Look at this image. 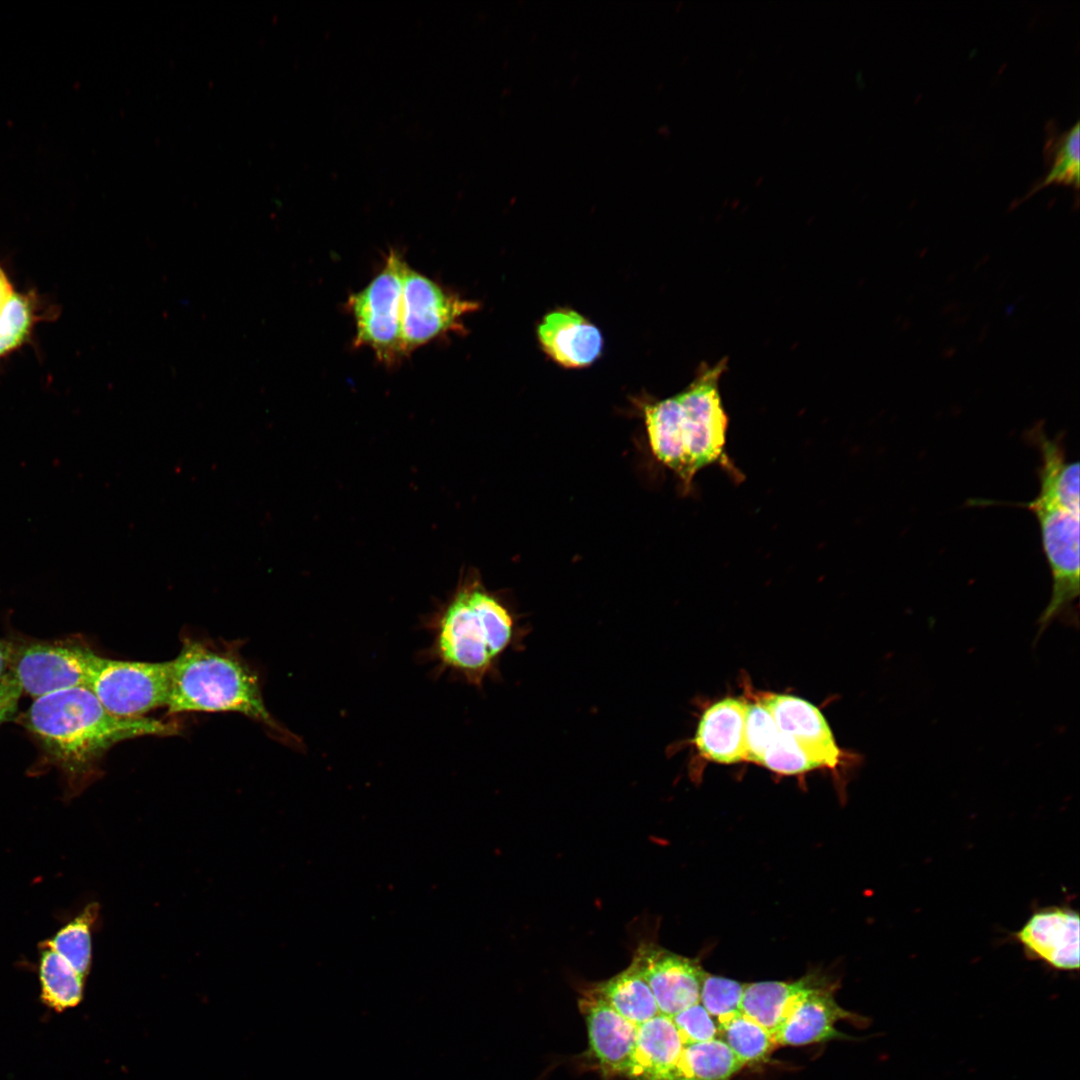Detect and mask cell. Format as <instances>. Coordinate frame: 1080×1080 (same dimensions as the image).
I'll return each instance as SVG.
<instances>
[{
	"label": "cell",
	"instance_id": "7402d4cb",
	"mask_svg": "<svg viewBox=\"0 0 1080 1080\" xmlns=\"http://www.w3.org/2000/svg\"><path fill=\"white\" fill-rule=\"evenodd\" d=\"M99 914L97 903L88 904L56 934L43 942L64 958L82 977L92 960V930Z\"/></svg>",
	"mask_w": 1080,
	"mask_h": 1080
},
{
	"label": "cell",
	"instance_id": "603a6c76",
	"mask_svg": "<svg viewBox=\"0 0 1080 1080\" xmlns=\"http://www.w3.org/2000/svg\"><path fill=\"white\" fill-rule=\"evenodd\" d=\"M718 1031L743 1066L764 1061L776 1047L772 1035L743 1013L720 1024Z\"/></svg>",
	"mask_w": 1080,
	"mask_h": 1080
},
{
	"label": "cell",
	"instance_id": "44dd1931",
	"mask_svg": "<svg viewBox=\"0 0 1080 1080\" xmlns=\"http://www.w3.org/2000/svg\"><path fill=\"white\" fill-rule=\"evenodd\" d=\"M39 978L43 1002L56 1011L76 1006L82 999V977L57 952L41 944Z\"/></svg>",
	"mask_w": 1080,
	"mask_h": 1080
},
{
	"label": "cell",
	"instance_id": "4fadbf2b",
	"mask_svg": "<svg viewBox=\"0 0 1080 1080\" xmlns=\"http://www.w3.org/2000/svg\"><path fill=\"white\" fill-rule=\"evenodd\" d=\"M760 701L771 712L780 732L796 740L820 767L839 765L843 753L818 708L804 699L784 694H768Z\"/></svg>",
	"mask_w": 1080,
	"mask_h": 1080
},
{
	"label": "cell",
	"instance_id": "7c38bea8",
	"mask_svg": "<svg viewBox=\"0 0 1080 1080\" xmlns=\"http://www.w3.org/2000/svg\"><path fill=\"white\" fill-rule=\"evenodd\" d=\"M579 1008L586 1022L589 1051L601 1072L626 1077L638 1026L620 1015L589 987L581 993Z\"/></svg>",
	"mask_w": 1080,
	"mask_h": 1080
},
{
	"label": "cell",
	"instance_id": "5bb4252c",
	"mask_svg": "<svg viewBox=\"0 0 1080 1080\" xmlns=\"http://www.w3.org/2000/svg\"><path fill=\"white\" fill-rule=\"evenodd\" d=\"M543 350L566 368L591 365L601 354L599 329L578 312L558 309L544 316L537 328Z\"/></svg>",
	"mask_w": 1080,
	"mask_h": 1080
},
{
	"label": "cell",
	"instance_id": "8992f818",
	"mask_svg": "<svg viewBox=\"0 0 1080 1080\" xmlns=\"http://www.w3.org/2000/svg\"><path fill=\"white\" fill-rule=\"evenodd\" d=\"M406 265L399 253L390 250L379 273L347 301L356 328L354 345L368 347L377 360L388 366L406 357L401 332Z\"/></svg>",
	"mask_w": 1080,
	"mask_h": 1080
},
{
	"label": "cell",
	"instance_id": "f546056e",
	"mask_svg": "<svg viewBox=\"0 0 1080 1080\" xmlns=\"http://www.w3.org/2000/svg\"><path fill=\"white\" fill-rule=\"evenodd\" d=\"M22 695L19 686L9 674L0 680V725L15 715Z\"/></svg>",
	"mask_w": 1080,
	"mask_h": 1080
},
{
	"label": "cell",
	"instance_id": "484cf974",
	"mask_svg": "<svg viewBox=\"0 0 1080 1080\" xmlns=\"http://www.w3.org/2000/svg\"><path fill=\"white\" fill-rule=\"evenodd\" d=\"M746 983L705 973L699 1002L717 1026L742 1013L741 1002Z\"/></svg>",
	"mask_w": 1080,
	"mask_h": 1080
},
{
	"label": "cell",
	"instance_id": "7a4b0ae2",
	"mask_svg": "<svg viewBox=\"0 0 1080 1080\" xmlns=\"http://www.w3.org/2000/svg\"><path fill=\"white\" fill-rule=\"evenodd\" d=\"M726 360L704 364L680 393L643 407L650 448L689 491L698 472L719 465L737 474L726 453L729 419L720 394Z\"/></svg>",
	"mask_w": 1080,
	"mask_h": 1080
},
{
	"label": "cell",
	"instance_id": "8fae6325",
	"mask_svg": "<svg viewBox=\"0 0 1080 1080\" xmlns=\"http://www.w3.org/2000/svg\"><path fill=\"white\" fill-rule=\"evenodd\" d=\"M1080 918L1067 906H1052L1035 911L1014 937L1025 955L1060 971H1077Z\"/></svg>",
	"mask_w": 1080,
	"mask_h": 1080
},
{
	"label": "cell",
	"instance_id": "277c9868",
	"mask_svg": "<svg viewBox=\"0 0 1080 1080\" xmlns=\"http://www.w3.org/2000/svg\"><path fill=\"white\" fill-rule=\"evenodd\" d=\"M170 667V713H241L297 745V737L267 710L257 675L231 648L185 639Z\"/></svg>",
	"mask_w": 1080,
	"mask_h": 1080
},
{
	"label": "cell",
	"instance_id": "5b68a950",
	"mask_svg": "<svg viewBox=\"0 0 1080 1080\" xmlns=\"http://www.w3.org/2000/svg\"><path fill=\"white\" fill-rule=\"evenodd\" d=\"M1031 511L1039 524L1044 554L1052 576V593L1039 618V634L1055 619L1078 624L1079 588V506H1069L1035 497L1017 504Z\"/></svg>",
	"mask_w": 1080,
	"mask_h": 1080
},
{
	"label": "cell",
	"instance_id": "52a82bcc",
	"mask_svg": "<svg viewBox=\"0 0 1080 1080\" xmlns=\"http://www.w3.org/2000/svg\"><path fill=\"white\" fill-rule=\"evenodd\" d=\"M170 681V661L140 662L96 655L87 687L111 714L141 718L153 709L167 706Z\"/></svg>",
	"mask_w": 1080,
	"mask_h": 1080
},
{
	"label": "cell",
	"instance_id": "2e32d148",
	"mask_svg": "<svg viewBox=\"0 0 1080 1080\" xmlns=\"http://www.w3.org/2000/svg\"><path fill=\"white\" fill-rule=\"evenodd\" d=\"M746 704L741 699L727 697L704 711L693 740L703 757L723 764L746 760Z\"/></svg>",
	"mask_w": 1080,
	"mask_h": 1080
},
{
	"label": "cell",
	"instance_id": "ffe728a7",
	"mask_svg": "<svg viewBox=\"0 0 1080 1080\" xmlns=\"http://www.w3.org/2000/svg\"><path fill=\"white\" fill-rule=\"evenodd\" d=\"M743 1064L720 1038L684 1045L664 1080H730Z\"/></svg>",
	"mask_w": 1080,
	"mask_h": 1080
},
{
	"label": "cell",
	"instance_id": "9a60e30c",
	"mask_svg": "<svg viewBox=\"0 0 1080 1080\" xmlns=\"http://www.w3.org/2000/svg\"><path fill=\"white\" fill-rule=\"evenodd\" d=\"M857 1018L842 1008L833 995V984L821 987L802 999L773 1035L776 1046H801L847 1038L835 1024Z\"/></svg>",
	"mask_w": 1080,
	"mask_h": 1080
},
{
	"label": "cell",
	"instance_id": "e0dca14e",
	"mask_svg": "<svg viewBox=\"0 0 1080 1080\" xmlns=\"http://www.w3.org/2000/svg\"><path fill=\"white\" fill-rule=\"evenodd\" d=\"M830 984L817 973L795 981L746 983L741 1012L764 1027L773 1037L793 1008L811 992Z\"/></svg>",
	"mask_w": 1080,
	"mask_h": 1080
},
{
	"label": "cell",
	"instance_id": "ba28073f",
	"mask_svg": "<svg viewBox=\"0 0 1080 1080\" xmlns=\"http://www.w3.org/2000/svg\"><path fill=\"white\" fill-rule=\"evenodd\" d=\"M97 654L79 640H32L13 643L8 674L22 694L33 699L87 686Z\"/></svg>",
	"mask_w": 1080,
	"mask_h": 1080
},
{
	"label": "cell",
	"instance_id": "9c48e42d",
	"mask_svg": "<svg viewBox=\"0 0 1080 1080\" xmlns=\"http://www.w3.org/2000/svg\"><path fill=\"white\" fill-rule=\"evenodd\" d=\"M479 308L406 265L403 274L401 332L406 356L451 332L463 331V317Z\"/></svg>",
	"mask_w": 1080,
	"mask_h": 1080
},
{
	"label": "cell",
	"instance_id": "83f0119b",
	"mask_svg": "<svg viewBox=\"0 0 1080 1080\" xmlns=\"http://www.w3.org/2000/svg\"><path fill=\"white\" fill-rule=\"evenodd\" d=\"M760 765L784 775H795L820 767L796 740L782 732L769 745Z\"/></svg>",
	"mask_w": 1080,
	"mask_h": 1080
},
{
	"label": "cell",
	"instance_id": "d4e9b609",
	"mask_svg": "<svg viewBox=\"0 0 1080 1080\" xmlns=\"http://www.w3.org/2000/svg\"><path fill=\"white\" fill-rule=\"evenodd\" d=\"M1050 170L1045 177L1030 191L1032 192L1051 184H1063L1079 187L1080 177V126L1077 121L1070 129L1059 135L1047 145Z\"/></svg>",
	"mask_w": 1080,
	"mask_h": 1080
},
{
	"label": "cell",
	"instance_id": "6da1fadb",
	"mask_svg": "<svg viewBox=\"0 0 1080 1080\" xmlns=\"http://www.w3.org/2000/svg\"><path fill=\"white\" fill-rule=\"evenodd\" d=\"M49 763L60 771L70 796L95 778L100 761L115 744L135 737L176 734L173 722L121 718L108 712L87 686L36 699L21 715Z\"/></svg>",
	"mask_w": 1080,
	"mask_h": 1080
},
{
	"label": "cell",
	"instance_id": "f1b7e54d",
	"mask_svg": "<svg viewBox=\"0 0 1080 1080\" xmlns=\"http://www.w3.org/2000/svg\"><path fill=\"white\" fill-rule=\"evenodd\" d=\"M684 1045L718 1038V1026L700 1002L670 1017Z\"/></svg>",
	"mask_w": 1080,
	"mask_h": 1080
},
{
	"label": "cell",
	"instance_id": "4dcf8cb0",
	"mask_svg": "<svg viewBox=\"0 0 1080 1080\" xmlns=\"http://www.w3.org/2000/svg\"><path fill=\"white\" fill-rule=\"evenodd\" d=\"M12 647L13 642L0 639V680L8 674Z\"/></svg>",
	"mask_w": 1080,
	"mask_h": 1080
},
{
	"label": "cell",
	"instance_id": "1f68e13d",
	"mask_svg": "<svg viewBox=\"0 0 1080 1080\" xmlns=\"http://www.w3.org/2000/svg\"><path fill=\"white\" fill-rule=\"evenodd\" d=\"M13 293L14 292L6 274L0 268V315Z\"/></svg>",
	"mask_w": 1080,
	"mask_h": 1080
},
{
	"label": "cell",
	"instance_id": "3957f363",
	"mask_svg": "<svg viewBox=\"0 0 1080 1080\" xmlns=\"http://www.w3.org/2000/svg\"><path fill=\"white\" fill-rule=\"evenodd\" d=\"M424 627L431 635L421 656L424 661L433 664L436 674L478 688L495 673L516 634L511 612L472 574L461 577L455 590L426 617Z\"/></svg>",
	"mask_w": 1080,
	"mask_h": 1080
},
{
	"label": "cell",
	"instance_id": "ac0fdd59",
	"mask_svg": "<svg viewBox=\"0 0 1080 1080\" xmlns=\"http://www.w3.org/2000/svg\"><path fill=\"white\" fill-rule=\"evenodd\" d=\"M684 1043L671 1018L662 1014L637 1027L636 1044L626 1077L664 1080L677 1063Z\"/></svg>",
	"mask_w": 1080,
	"mask_h": 1080
},
{
	"label": "cell",
	"instance_id": "cb8c5ba5",
	"mask_svg": "<svg viewBox=\"0 0 1080 1080\" xmlns=\"http://www.w3.org/2000/svg\"><path fill=\"white\" fill-rule=\"evenodd\" d=\"M42 318L36 295L13 293L0 315V359L26 343Z\"/></svg>",
	"mask_w": 1080,
	"mask_h": 1080
},
{
	"label": "cell",
	"instance_id": "4316f807",
	"mask_svg": "<svg viewBox=\"0 0 1080 1080\" xmlns=\"http://www.w3.org/2000/svg\"><path fill=\"white\" fill-rule=\"evenodd\" d=\"M779 733L771 712L761 701L746 704V760L760 764L765 751Z\"/></svg>",
	"mask_w": 1080,
	"mask_h": 1080
},
{
	"label": "cell",
	"instance_id": "d6986e66",
	"mask_svg": "<svg viewBox=\"0 0 1080 1080\" xmlns=\"http://www.w3.org/2000/svg\"><path fill=\"white\" fill-rule=\"evenodd\" d=\"M589 988L637 1026L660 1014L649 985L632 962L618 974Z\"/></svg>",
	"mask_w": 1080,
	"mask_h": 1080
},
{
	"label": "cell",
	"instance_id": "30bf717a",
	"mask_svg": "<svg viewBox=\"0 0 1080 1080\" xmlns=\"http://www.w3.org/2000/svg\"><path fill=\"white\" fill-rule=\"evenodd\" d=\"M631 962L649 985L660 1014L672 1017L699 1002L706 971L698 960L653 942H641Z\"/></svg>",
	"mask_w": 1080,
	"mask_h": 1080
}]
</instances>
